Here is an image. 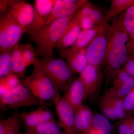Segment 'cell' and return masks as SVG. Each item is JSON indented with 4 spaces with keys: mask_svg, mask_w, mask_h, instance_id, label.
<instances>
[{
    "mask_svg": "<svg viewBox=\"0 0 134 134\" xmlns=\"http://www.w3.org/2000/svg\"><path fill=\"white\" fill-rule=\"evenodd\" d=\"M124 13L113 19L107 32V47L103 65L106 75H116L128 60V37L122 23Z\"/></svg>",
    "mask_w": 134,
    "mask_h": 134,
    "instance_id": "cell-1",
    "label": "cell"
},
{
    "mask_svg": "<svg viewBox=\"0 0 134 134\" xmlns=\"http://www.w3.org/2000/svg\"><path fill=\"white\" fill-rule=\"evenodd\" d=\"M76 14L56 19L44 25L31 35L37 46L38 57L44 59L51 58L55 46L63 36L70 22Z\"/></svg>",
    "mask_w": 134,
    "mask_h": 134,
    "instance_id": "cell-2",
    "label": "cell"
},
{
    "mask_svg": "<svg viewBox=\"0 0 134 134\" xmlns=\"http://www.w3.org/2000/svg\"><path fill=\"white\" fill-rule=\"evenodd\" d=\"M33 66L32 73L24 79H21L22 83L43 103H54L59 92L43 69L39 57L36 59Z\"/></svg>",
    "mask_w": 134,
    "mask_h": 134,
    "instance_id": "cell-3",
    "label": "cell"
},
{
    "mask_svg": "<svg viewBox=\"0 0 134 134\" xmlns=\"http://www.w3.org/2000/svg\"><path fill=\"white\" fill-rule=\"evenodd\" d=\"M40 62L58 91H66L75 78L66 62L63 59L51 57L40 59Z\"/></svg>",
    "mask_w": 134,
    "mask_h": 134,
    "instance_id": "cell-4",
    "label": "cell"
},
{
    "mask_svg": "<svg viewBox=\"0 0 134 134\" xmlns=\"http://www.w3.org/2000/svg\"><path fill=\"white\" fill-rule=\"evenodd\" d=\"M44 103L36 97L23 83L0 96V108L2 111H17L23 107L43 106Z\"/></svg>",
    "mask_w": 134,
    "mask_h": 134,
    "instance_id": "cell-5",
    "label": "cell"
},
{
    "mask_svg": "<svg viewBox=\"0 0 134 134\" xmlns=\"http://www.w3.org/2000/svg\"><path fill=\"white\" fill-rule=\"evenodd\" d=\"M26 29L18 24L7 12L0 14V53L19 44Z\"/></svg>",
    "mask_w": 134,
    "mask_h": 134,
    "instance_id": "cell-6",
    "label": "cell"
},
{
    "mask_svg": "<svg viewBox=\"0 0 134 134\" xmlns=\"http://www.w3.org/2000/svg\"><path fill=\"white\" fill-rule=\"evenodd\" d=\"M108 23H104L102 30L90 43L85 50L89 65L100 67L103 65L107 47Z\"/></svg>",
    "mask_w": 134,
    "mask_h": 134,
    "instance_id": "cell-7",
    "label": "cell"
},
{
    "mask_svg": "<svg viewBox=\"0 0 134 134\" xmlns=\"http://www.w3.org/2000/svg\"><path fill=\"white\" fill-rule=\"evenodd\" d=\"M60 127L65 134H79L75 123V111L58 92L54 101Z\"/></svg>",
    "mask_w": 134,
    "mask_h": 134,
    "instance_id": "cell-8",
    "label": "cell"
},
{
    "mask_svg": "<svg viewBox=\"0 0 134 134\" xmlns=\"http://www.w3.org/2000/svg\"><path fill=\"white\" fill-rule=\"evenodd\" d=\"M7 12L10 16L26 30L33 21L35 9L33 5L25 1L10 0Z\"/></svg>",
    "mask_w": 134,
    "mask_h": 134,
    "instance_id": "cell-9",
    "label": "cell"
},
{
    "mask_svg": "<svg viewBox=\"0 0 134 134\" xmlns=\"http://www.w3.org/2000/svg\"><path fill=\"white\" fill-rule=\"evenodd\" d=\"M88 2L87 0H57L45 25L76 14Z\"/></svg>",
    "mask_w": 134,
    "mask_h": 134,
    "instance_id": "cell-10",
    "label": "cell"
},
{
    "mask_svg": "<svg viewBox=\"0 0 134 134\" xmlns=\"http://www.w3.org/2000/svg\"><path fill=\"white\" fill-rule=\"evenodd\" d=\"M80 79L84 87L85 100L98 92L102 79L100 67L88 65L80 74Z\"/></svg>",
    "mask_w": 134,
    "mask_h": 134,
    "instance_id": "cell-11",
    "label": "cell"
},
{
    "mask_svg": "<svg viewBox=\"0 0 134 134\" xmlns=\"http://www.w3.org/2000/svg\"><path fill=\"white\" fill-rule=\"evenodd\" d=\"M57 0H35V9L32 23L26 30V33L31 35L45 25Z\"/></svg>",
    "mask_w": 134,
    "mask_h": 134,
    "instance_id": "cell-12",
    "label": "cell"
},
{
    "mask_svg": "<svg viewBox=\"0 0 134 134\" xmlns=\"http://www.w3.org/2000/svg\"><path fill=\"white\" fill-rule=\"evenodd\" d=\"M85 50L77 51L70 48L58 50L60 58L65 59L74 75L81 73L88 65Z\"/></svg>",
    "mask_w": 134,
    "mask_h": 134,
    "instance_id": "cell-13",
    "label": "cell"
},
{
    "mask_svg": "<svg viewBox=\"0 0 134 134\" xmlns=\"http://www.w3.org/2000/svg\"><path fill=\"white\" fill-rule=\"evenodd\" d=\"M79 11L70 22L65 33L55 46V49L69 48L75 44L82 29Z\"/></svg>",
    "mask_w": 134,
    "mask_h": 134,
    "instance_id": "cell-14",
    "label": "cell"
},
{
    "mask_svg": "<svg viewBox=\"0 0 134 134\" xmlns=\"http://www.w3.org/2000/svg\"><path fill=\"white\" fill-rule=\"evenodd\" d=\"M134 89V78L121 68L113 80V86L108 92L118 97L124 98Z\"/></svg>",
    "mask_w": 134,
    "mask_h": 134,
    "instance_id": "cell-15",
    "label": "cell"
},
{
    "mask_svg": "<svg viewBox=\"0 0 134 134\" xmlns=\"http://www.w3.org/2000/svg\"><path fill=\"white\" fill-rule=\"evenodd\" d=\"M19 115L26 129L32 128L44 122L55 121L53 113L43 107L29 112L20 113Z\"/></svg>",
    "mask_w": 134,
    "mask_h": 134,
    "instance_id": "cell-16",
    "label": "cell"
},
{
    "mask_svg": "<svg viewBox=\"0 0 134 134\" xmlns=\"http://www.w3.org/2000/svg\"><path fill=\"white\" fill-rule=\"evenodd\" d=\"M85 95L84 87L79 77L75 78L62 97L75 111L83 104Z\"/></svg>",
    "mask_w": 134,
    "mask_h": 134,
    "instance_id": "cell-17",
    "label": "cell"
},
{
    "mask_svg": "<svg viewBox=\"0 0 134 134\" xmlns=\"http://www.w3.org/2000/svg\"><path fill=\"white\" fill-rule=\"evenodd\" d=\"M75 123L79 134H87L92 126L93 114L88 107L82 104L75 110Z\"/></svg>",
    "mask_w": 134,
    "mask_h": 134,
    "instance_id": "cell-18",
    "label": "cell"
},
{
    "mask_svg": "<svg viewBox=\"0 0 134 134\" xmlns=\"http://www.w3.org/2000/svg\"><path fill=\"white\" fill-rule=\"evenodd\" d=\"M23 44L19 43L14 48L12 58V73L21 79H24L28 68L23 57Z\"/></svg>",
    "mask_w": 134,
    "mask_h": 134,
    "instance_id": "cell-19",
    "label": "cell"
},
{
    "mask_svg": "<svg viewBox=\"0 0 134 134\" xmlns=\"http://www.w3.org/2000/svg\"><path fill=\"white\" fill-rule=\"evenodd\" d=\"M104 24V23L99 26L91 29H82L76 42L71 48L77 51L85 50V48L87 47L101 31Z\"/></svg>",
    "mask_w": 134,
    "mask_h": 134,
    "instance_id": "cell-20",
    "label": "cell"
},
{
    "mask_svg": "<svg viewBox=\"0 0 134 134\" xmlns=\"http://www.w3.org/2000/svg\"><path fill=\"white\" fill-rule=\"evenodd\" d=\"M134 3L132 0H113L111 1L110 8L105 16L104 23H108L112 18H114Z\"/></svg>",
    "mask_w": 134,
    "mask_h": 134,
    "instance_id": "cell-21",
    "label": "cell"
},
{
    "mask_svg": "<svg viewBox=\"0 0 134 134\" xmlns=\"http://www.w3.org/2000/svg\"><path fill=\"white\" fill-rule=\"evenodd\" d=\"M82 17L90 18L98 25L104 23L105 15L102 10L88 1L79 10Z\"/></svg>",
    "mask_w": 134,
    "mask_h": 134,
    "instance_id": "cell-22",
    "label": "cell"
},
{
    "mask_svg": "<svg viewBox=\"0 0 134 134\" xmlns=\"http://www.w3.org/2000/svg\"><path fill=\"white\" fill-rule=\"evenodd\" d=\"M26 130V134H65L54 121L44 122L34 127Z\"/></svg>",
    "mask_w": 134,
    "mask_h": 134,
    "instance_id": "cell-23",
    "label": "cell"
},
{
    "mask_svg": "<svg viewBox=\"0 0 134 134\" xmlns=\"http://www.w3.org/2000/svg\"><path fill=\"white\" fill-rule=\"evenodd\" d=\"M92 126L100 134H110L112 131V126L108 118L100 114L93 115Z\"/></svg>",
    "mask_w": 134,
    "mask_h": 134,
    "instance_id": "cell-24",
    "label": "cell"
},
{
    "mask_svg": "<svg viewBox=\"0 0 134 134\" xmlns=\"http://www.w3.org/2000/svg\"><path fill=\"white\" fill-rule=\"evenodd\" d=\"M14 48L4 51L0 54V78L12 73V58Z\"/></svg>",
    "mask_w": 134,
    "mask_h": 134,
    "instance_id": "cell-25",
    "label": "cell"
},
{
    "mask_svg": "<svg viewBox=\"0 0 134 134\" xmlns=\"http://www.w3.org/2000/svg\"><path fill=\"white\" fill-rule=\"evenodd\" d=\"M21 83V79L13 74L0 78V96L4 95Z\"/></svg>",
    "mask_w": 134,
    "mask_h": 134,
    "instance_id": "cell-26",
    "label": "cell"
},
{
    "mask_svg": "<svg viewBox=\"0 0 134 134\" xmlns=\"http://www.w3.org/2000/svg\"><path fill=\"white\" fill-rule=\"evenodd\" d=\"M105 95L111 103L118 119L123 120L127 118V112L124 105V98L118 97L108 92Z\"/></svg>",
    "mask_w": 134,
    "mask_h": 134,
    "instance_id": "cell-27",
    "label": "cell"
},
{
    "mask_svg": "<svg viewBox=\"0 0 134 134\" xmlns=\"http://www.w3.org/2000/svg\"><path fill=\"white\" fill-rule=\"evenodd\" d=\"M99 106L103 115L110 119L116 120L118 119L111 103L105 94L100 100Z\"/></svg>",
    "mask_w": 134,
    "mask_h": 134,
    "instance_id": "cell-28",
    "label": "cell"
},
{
    "mask_svg": "<svg viewBox=\"0 0 134 134\" xmlns=\"http://www.w3.org/2000/svg\"><path fill=\"white\" fill-rule=\"evenodd\" d=\"M23 57L27 66L33 65L38 58L36 48L31 43L23 44Z\"/></svg>",
    "mask_w": 134,
    "mask_h": 134,
    "instance_id": "cell-29",
    "label": "cell"
},
{
    "mask_svg": "<svg viewBox=\"0 0 134 134\" xmlns=\"http://www.w3.org/2000/svg\"><path fill=\"white\" fill-rule=\"evenodd\" d=\"M122 23L127 33L131 35L134 31V3L124 13Z\"/></svg>",
    "mask_w": 134,
    "mask_h": 134,
    "instance_id": "cell-30",
    "label": "cell"
},
{
    "mask_svg": "<svg viewBox=\"0 0 134 134\" xmlns=\"http://www.w3.org/2000/svg\"><path fill=\"white\" fill-rule=\"evenodd\" d=\"M20 118L19 113L15 110V112L8 119L1 120L0 122V134H5L12 125Z\"/></svg>",
    "mask_w": 134,
    "mask_h": 134,
    "instance_id": "cell-31",
    "label": "cell"
},
{
    "mask_svg": "<svg viewBox=\"0 0 134 134\" xmlns=\"http://www.w3.org/2000/svg\"><path fill=\"white\" fill-rule=\"evenodd\" d=\"M124 103L127 113L134 111V89L124 98Z\"/></svg>",
    "mask_w": 134,
    "mask_h": 134,
    "instance_id": "cell-32",
    "label": "cell"
},
{
    "mask_svg": "<svg viewBox=\"0 0 134 134\" xmlns=\"http://www.w3.org/2000/svg\"><path fill=\"white\" fill-rule=\"evenodd\" d=\"M132 117H127L122 121L118 127V131L119 134H129L130 122Z\"/></svg>",
    "mask_w": 134,
    "mask_h": 134,
    "instance_id": "cell-33",
    "label": "cell"
},
{
    "mask_svg": "<svg viewBox=\"0 0 134 134\" xmlns=\"http://www.w3.org/2000/svg\"><path fill=\"white\" fill-rule=\"evenodd\" d=\"M81 22L82 29H91L98 26L90 18L81 17Z\"/></svg>",
    "mask_w": 134,
    "mask_h": 134,
    "instance_id": "cell-34",
    "label": "cell"
},
{
    "mask_svg": "<svg viewBox=\"0 0 134 134\" xmlns=\"http://www.w3.org/2000/svg\"><path fill=\"white\" fill-rule=\"evenodd\" d=\"M22 124L23 122L20 117V119L10 128L5 134H19Z\"/></svg>",
    "mask_w": 134,
    "mask_h": 134,
    "instance_id": "cell-35",
    "label": "cell"
},
{
    "mask_svg": "<svg viewBox=\"0 0 134 134\" xmlns=\"http://www.w3.org/2000/svg\"><path fill=\"white\" fill-rule=\"evenodd\" d=\"M123 68L134 78V59L128 60Z\"/></svg>",
    "mask_w": 134,
    "mask_h": 134,
    "instance_id": "cell-36",
    "label": "cell"
},
{
    "mask_svg": "<svg viewBox=\"0 0 134 134\" xmlns=\"http://www.w3.org/2000/svg\"><path fill=\"white\" fill-rule=\"evenodd\" d=\"M9 0H1L0 1V12L1 13L7 12V8L9 3Z\"/></svg>",
    "mask_w": 134,
    "mask_h": 134,
    "instance_id": "cell-37",
    "label": "cell"
},
{
    "mask_svg": "<svg viewBox=\"0 0 134 134\" xmlns=\"http://www.w3.org/2000/svg\"><path fill=\"white\" fill-rule=\"evenodd\" d=\"M129 134H134V117L131 119Z\"/></svg>",
    "mask_w": 134,
    "mask_h": 134,
    "instance_id": "cell-38",
    "label": "cell"
},
{
    "mask_svg": "<svg viewBox=\"0 0 134 134\" xmlns=\"http://www.w3.org/2000/svg\"><path fill=\"white\" fill-rule=\"evenodd\" d=\"M87 134H100L93 127H91Z\"/></svg>",
    "mask_w": 134,
    "mask_h": 134,
    "instance_id": "cell-39",
    "label": "cell"
},
{
    "mask_svg": "<svg viewBox=\"0 0 134 134\" xmlns=\"http://www.w3.org/2000/svg\"><path fill=\"white\" fill-rule=\"evenodd\" d=\"M127 50L131 49L132 51L134 52V43H127Z\"/></svg>",
    "mask_w": 134,
    "mask_h": 134,
    "instance_id": "cell-40",
    "label": "cell"
},
{
    "mask_svg": "<svg viewBox=\"0 0 134 134\" xmlns=\"http://www.w3.org/2000/svg\"><path fill=\"white\" fill-rule=\"evenodd\" d=\"M131 35V36H132V39H133L134 40V31Z\"/></svg>",
    "mask_w": 134,
    "mask_h": 134,
    "instance_id": "cell-41",
    "label": "cell"
},
{
    "mask_svg": "<svg viewBox=\"0 0 134 134\" xmlns=\"http://www.w3.org/2000/svg\"><path fill=\"white\" fill-rule=\"evenodd\" d=\"M19 134H26V133H20Z\"/></svg>",
    "mask_w": 134,
    "mask_h": 134,
    "instance_id": "cell-42",
    "label": "cell"
}]
</instances>
